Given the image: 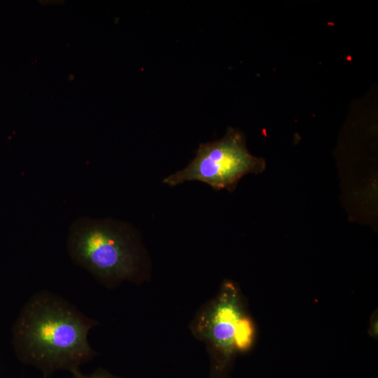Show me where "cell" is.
I'll list each match as a JSON object with an SVG mask.
<instances>
[{
  "mask_svg": "<svg viewBox=\"0 0 378 378\" xmlns=\"http://www.w3.org/2000/svg\"><path fill=\"white\" fill-rule=\"evenodd\" d=\"M98 322L70 302L48 290L33 295L13 327L18 359L39 370L46 378L57 371L73 372L97 355L88 335Z\"/></svg>",
  "mask_w": 378,
  "mask_h": 378,
  "instance_id": "cell-1",
  "label": "cell"
},
{
  "mask_svg": "<svg viewBox=\"0 0 378 378\" xmlns=\"http://www.w3.org/2000/svg\"><path fill=\"white\" fill-rule=\"evenodd\" d=\"M67 248L76 265L108 288L145 278L144 252L125 223L79 218L70 229Z\"/></svg>",
  "mask_w": 378,
  "mask_h": 378,
  "instance_id": "cell-2",
  "label": "cell"
},
{
  "mask_svg": "<svg viewBox=\"0 0 378 378\" xmlns=\"http://www.w3.org/2000/svg\"><path fill=\"white\" fill-rule=\"evenodd\" d=\"M209 358V378H229L238 354L251 350L255 328L239 288L230 281L200 308L190 323Z\"/></svg>",
  "mask_w": 378,
  "mask_h": 378,
  "instance_id": "cell-3",
  "label": "cell"
},
{
  "mask_svg": "<svg viewBox=\"0 0 378 378\" xmlns=\"http://www.w3.org/2000/svg\"><path fill=\"white\" fill-rule=\"evenodd\" d=\"M265 169V160L249 153L243 134L230 127L222 139L200 144L189 164L163 183L174 186L186 181H200L216 190H232L244 175L261 173Z\"/></svg>",
  "mask_w": 378,
  "mask_h": 378,
  "instance_id": "cell-4",
  "label": "cell"
},
{
  "mask_svg": "<svg viewBox=\"0 0 378 378\" xmlns=\"http://www.w3.org/2000/svg\"><path fill=\"white\" fill-rule=\"evenodd\" d=\"M71 373L72 378H120L102 368H98L90 374L83 373L80 370H74Z\"/></svg>",
  "mask_w": 378,
  "mask_h": 378,
  "instance_id": "cell-5",
  "label": "cell"
},
{
  "mask_svg": "<svg viewBox=\"0 0 378 378\" xmlns=\"http://www.w3.org/2000/svg\"><path fill=\"white\" fill-rule=\"evenodd\" d=\"M370 335L371 336L377 337V314L374 313L370 319Z\"/></svg>",
  "mask_w": 378,
  "mask_h": 378,
  "instance_id": "cell-6",
  "label": "cell"
}]
</instances>
